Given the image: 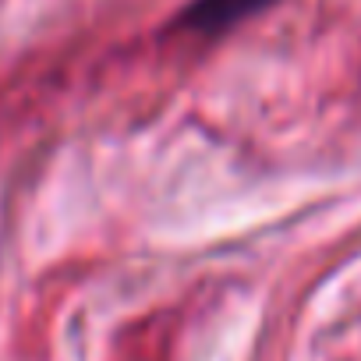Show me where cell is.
I'll return each instance as SVG.
<instances>
[{
  "mask_svg": "<svg viewBox=\"0 0 361 361\" xmlns=\"http://www.w3.org/2000/svg\"><path fill=\"white\" fill-rule=\"evenodd\" d=\"M269 4H276V0H195L180 15V25L188 32H199V36H216V32H227L231 25L259 15Z\"/></svg>",
  "mask_w": 361,
  "mask_h": 361,
  "instance_id": "6da1fadb",
  "label": "cell"
}]
</instances>
